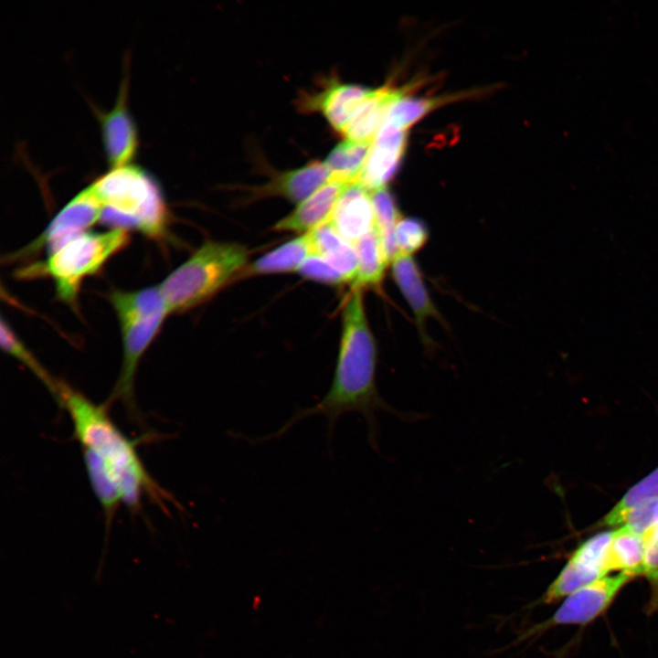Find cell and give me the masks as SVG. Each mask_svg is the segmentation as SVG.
<instances>
[{
  "mask_svg": "<svg viewBox=\"0 0 658 658\" xmlns=\"http://www.w3.org/2000/svg\"><path fill=\"white\" fill-rule=\"evenodd\" d=\"M343 330L332 384L324 397L313 407L297 410L278 430L261 440L279 439L295 424L312 416L327 419L331 435L338 419L349 412L366 419L372 445L377 440L376 412L390 410L376 385L377 346L371 333L362 290H352L343 306Z\"/></svg>",
  "mask_w": 658,
  "mask_h": 658,
  "instance_id": "obj_1",
  "label": "cell"
},
{
  "mask_svg": "<svg viewBox=\"0 0 658 658\" xmlns=\"http://www.w3.org/2000/svg\"><path fill=\"white\" fill-rule=\"evenodd\" d=\"M55 398L67 410L81 448L95 452L109 469L128 508L138 510L143 494L163 509L167 502L175 504L147 472L135 444L114 424L105 405L95 404L61 380H58Z\"/></svg>",
  "mask_w": 658,
  "mask_h": 658,
  "instance_id": "obj_2",
  "label": "cell"
},
{
  "mask_svg": "<svg viewBox=\"0 0 658 658\" xmlns=\"http://www.w3.org/2000/svg\"><path fill=\"white\" fill-rule=\"evenodd\" d=\"M90 186L102 206L101 222L155 240L167 238L169 210L159 184L145 169L133 164L110 168Z\"/></svg>",
  "mask_w": 658,
  "mask_h": 658,
  "instance_id": "obj_3",
  "label": "cell"
},
{
  "mask_svg": "<svg viewBox=\"0 0 658 658\" xmlns=\"http://www.w3.org/2000/svg\"><path fill=\"white\" fill-rule=\"evenodd\" d=\"M248 251L238 243L207 241L159 285L169 313H180L211 298L247 263Z\"/></svg>",
  "mask_w": 658,
  "mask_h": 658,
  "instance_id": "obj_4",
  "label": "cell"
},
{
  "mask_svg": "<svg viewBox=\"0 0 658 658\" xmlns=\"http://www.w3.org/2000/svg\"><path fill=\"white\" fill-rule=\"evenodd\" d=\"M109 300L120 324L123 356L107 404L121 400L134 411L133 382L139 362L170 313L158 285L130 292L116 290Z\"/></svg>",
  "mask_w": 658,
  "mask_h": 658,
  "instance_id": "obj_5",
  "label": "cell"
},
{
  "mask_svg": "<svg viewBox=\"0 0 658 658\" xmlns=\"http://www.w3.org/2000/svg\"><path fill=\"white\" fill-rule=\"evenodd\" d=\"M129 242V230L126 229L86 231L66 241L44 261L21 269L18 276L28 279L49 276L55 282L58 297L74 305L83 279L100 271Z\"/></svg>",
  "mask_w": 658,
  "mask_h": 658,
  "instance_id": "obj_6",
  "label": "cell"
},
{
  "mask_svg": "<svg viewBox=\"0 0 658 658\" xmlns=\"http://www.w3.org/2000/svg\"><path fill=\"white\" fill-rule=\"evenodd\" d=\"M632 578L618 573L604 576L567 596L547 620L527 628L514 641L519 644L538 637L559 625H585L601 615L612 603L621 589Z\"/></svg>",
  "mask_w": 658,
  "mask_h": 658,
  "instance_id": "obj_7",
  "label": "cell"
},
{
  "mask_svg": "<svg viewBox=\"0 0 658 658\" xmlns=\"http://www.w3.org/2000/svg\"><path fill=\"white\" fill-rule=\"evenodd\" d=\"M102 206L92 186L80 191L53 218L44 231L32 242L7 257L8 261L29 260L43 249L53 252L73 237L86 232L101 221Z\"/></svg>",
  "mask_w": 658,
  "mask_h": 658,
  "instance_id": "obj_8",
  "label": "cell"
},
{
  "mask_svg": "<svg viewBox=\"0 0 658 658\" xmlns=\"http://www.w3.org/2000/svg\"><path fill=\"white\" fill-rule=\"evenodd\" d=\"M611 536L612 531L600 533L577 547L535 604H551L606 576L609 572L607 553Z\"/></svg>",
  "mask_w": 658,
  "mask_h": 658,
  "instance_id": "obj_9",
  "label": "cell"
},
{
  "mask_svg": "<svg viewBox=\"0 0 658 658\" xmlns=\"http://www.w3.org/2000/svg\"><path fill=\"white\" fill-rule=\"evenodd\" d=\"M127 89L125 79L113 108L107 112L98 111L103 149L110 168L132 164L139 147L137 128L127 107Z\"/></svg>",
  "mask_w": 658,
  "mask_h": 658,
  "instance_id": "obj_10",
  "label": "cell"
},
{
  "mask_svg": "<svg viewBox=\"0 0 658 658\" xmlns=\"http://www.w3.org/2000/svg\"><path fill=\"white\" fill-rule=\"evenodd\" d=\"M407 136L405 130L382 122L358 179L370 192L385 187L396 174L405 153Z\"/></svg>",
  "mask_w": 658,
  "mask_h": 658,
  "instance_id": "obj_11",
  "label": "cell"
},
{
  "mask_svg": "<svg viewBox=\"0 0 658 658\" xmlns=\"http://www.w3.org/2000/svg\"><path fill=\"white\" fill-rule=\"evenodd\" d=\"M372 90L331 80L321 91L304 95L301 109L320 111L338 133L343 132L352 114Z\"/></svg>",
  "mask_w": 658,
  "mask_h": 658,
  "instance_id": "obj_12",
  "label": "cell"
},
{
  "mask_svg": "<svg viewBox=\"0 0 658 658\" xmlns=\"http://www.w3.org/2000/svg\"><path fill=\"white\" fill-rule=\"evenodd\" d=\"M330 222L355 244L376 227L371 192L358 181L350 183L337 200Z\"/></svg>",
  "mask_w": 658,
  "mask_h": 658,
  "instance_id": "obj_13",
  "label": "cell"
},
{
  "mask_svg": "<svg viewBox=\"0 0 658 658\" xmlns=\"http://www.w3.org/2000/svg\"><path fill=\"white\" fill-rule=\"evenodd\" d=\"M331 179L324 163L312 161L302 167L271 175L266 184L249 188L251 198L281 196L301 203Z\"/></svg>",
  "mask_w": 658,
  "mask_h": 658,
  "instance_id": "obj_14",
  "label": "cell"
},
{
  "mask_svg": "<svg viewBox=\"0 0 658 658\" xmlns=\"http://www.w3.org/2000/svg\"><path fill=\"white\" fill-rule=\"evenodd\" d=\"M353 183V182H352ZM350 183L330 179L273 227L275 231L307 233L328 222L341 194Z\"/></svg>",
  "mask_w": 658,
  "mask_h": 658,
  "instance_id": "obj_15",
  "label": "cell"
},
{
  "mask_svg": "<svg viewBox=\"0 0 658 658\" xmlns=\"http://www.w3.org/2000/svg\"><path fill=\"white\" fill-rule=\"evenodd\" d=\"M391 264L394 281L414 313L421 339L427 343L429 336L425 324L431 317L440 320V315L431 301L421 271L410 254L400 253Z\"/></svg>",
  "mask_w": 658,
  "mask_h": 658,
  "instance_id": "obj_16",
  "label": "cell"
},
{
  "mask_svg": "<svg viewBox=\"0 0 658 658\" xmlns=\"http://www.w3.org/2000/svg\"><path fill=\"white\" fill-rule=\"evenodd\" d=\"M404 94L388 86L372 90L352 114L342 133L348 140L372 143L388 107Z\"/></svg>",
  "mask_w": 658,
  "mask_h": 658,
  "instance_id": "obj_17",
  "label": "cell"
},
{
  "mask_svg": "<svg viewBox=\"0 0 658 658\" xmlns=\"http://www.w3.org/2000/svg\"><path fill=\"white\" fill-rule=\"evenodd\" d=\"M313 254L322 257L342 273L347 282H354L358 268L355 244L344 239L330 220L309 231Z\"/></svg>",
  "mask_w": 658,
  "mask_h": 658,
  "instance_id": "obj_18",
  "label": "cell"
},
{
  "mask_svg": "<svg viewBox=\"0 0 658 658\" xmlns=\"http://www.w3.org/2000/svg\"><path fill=\"white\" fill-rule=\"evenodd\" d=\"M313 254L312 239L310 233L307 232L287 241L246 266L239 277L298 271L305 260Z\"/></svg>",
  "mask_w": 658,
  "mask_h": 658,
  "instance_id": "obj_19",
  "label": "cell"
},
{
  "mask_svg": "<svg viewBox=\"0 0 658 658\" xmlns=\"http://www.w3.org/2000/svg\"><path fill=\"white\" fill-rule=\"evenodd\" d=\"M645 539L625 526L612 531L608 547L607 568L631 578L644 574Z\"/></svg>",
  "mask_w": 658,
  "mask_h": 658,
  "instance_id": "obj_20",
  "label": "cell"
},
{
  "mask_svg": "<svg viewBox=\"0 0 658 658\" xmlns=\"http://www.w3.org/2000/svg\"><path fill=\"white\" fill-rule=\"evenodd\" d=\"M355 247L358 268L356 277L351 284L352 289L363 290L365 287L379 286L388 263L377 228L357 240Z\"/></svg>",
  "mask_w": 658,
  "mask_h": 658,
  "instance_id": "obj_21",
  "label": "cell"
},
{
  "mask_svg": "<svg viewBox=\"0 0 658 658\" xmlns=\"http://www.w3.org/2000/svg\"><path fill=\"white\" fill-rule=\"evenodd\" d=\"M81 449L90 485L109 524L122 503L120 488L100 456L90 450Z\"/></svg>",
  "mask_w": 658,
  "mask_h": 658,
  "instance_id": "obj_22",
  "label": "cell"
},
{
  "mask_svg": "<svg viewBox=\"0 0 658 658\" xmlns=\"http://www.w3.org/2000/svg\"><path fill=\"white\" fill-rule=\"evenodd\" d=\"M371 143L348 139L338 143L330 152L324 162L331 172V179L345 183L358 181Z\"/></svg>",
  "mask_w": 658,
  "mask_h": 658,
  "instance_id": "obj_23",
  "label": "cell"
},
{
  "mask_svg": "<svg viewBox=\"0 0 658 658\" xmlns=\"http://www.w3.org/2000/svg\"><path fill=\"white\" fill-rule=\"evenodd\" d=\"M658 498V467L634 484L599 522L600 526H621L628 515L642 504Z\"/></svg>",
  "mask_w": 658,
  "mask_h": 658,
  "instance_id": "obj_24",
  "label": "cell"
},
{
  "mask_svg": "<svg viewBox=\"0 0 658 658\" xmlns=\"http://www.w3.org/2000/svg\"><path fill=\"white\" fill-rule=\"evenodd\" d=\"M443 101L439 98H414L403 94L388 107L383 122L406 131Z\"/></svg>",
  "mask_w": 658,
  "mask_h": 658,
  "instance_id": "obj_25",
  "label": "cell"
},
{
  "mask_svg": "<svg viewBox=\"0 0 658 658\" xmlns=\"http://www.w3.org/2000/svg\"><path fill=\"white\" fill-rule=\"evenodd\" d=\"M1 345L6 353L29 368L48 388L53 397L55 396L58 379L48 374L37 359L15 334L13 330L4 319L1 320Z\"/></svg>",
  "mask_w": 658,
  "mask_h": 658,
  "instance_id": "obj_26",
  "label": "cell"
},
{
  "mask_svg": "<svg viewBox=\"0 0 658 658\" xmlns=\"http://www.w3.org/2000/svg\"><path fill=\"white\" fill-rule=\"evenodd\" d=\"M428 238V228L419 218H401L396 226V239L402 254L412 255L425 245Z\"/></svg>",
  "mask_w": 658,
  "mask_h": 658,
  "instance_id": "obj_27",
  "label": "cell"
},
{
  "mask_svg": "<svg viewBox=\"0 0 658 658\" xmlns=\"http://www.w3.org/2000/svg\"><path fill=\"white\" fill-rule=\"evenodd\" d=\"M297 271L306 279L329 285H339L347 282L342 273L322 257L315 254L305 260Z\"/></svg>",
  "mask_w": 658,
  "mask_h": 658,
  "instance_id": "obj_28",
  "label": "cell"
},
{
  "mask_svg": "<svg viewBox=\"0 0 658 658\" xmlns=\"http://www.w3.org/2000/svg\"><path fill=\"white\" fill-rule=\"evenodd\" d=\"M658 523V498L634 509L621 526L644 536Z\"/></svg>",
  "mask_w": 658,
  "mask_h": 658,
  "instance_id": "obj_29",
  "label": "cell"
},
{
  "mask_svg": "<svg viewBox=\"0 0 658 658\" xmlns=\"http://www.w3.org/2000/svg\"><path fill=\"white\" fill-rule=\"evenodd\" d=\"M643 537L658 542V523Z\"/></svg>",
  "mask_w": 658,
  "mask_h": 658,
  "instance_id": "obj_30",
  "label": "cell"
}]
</instances>
